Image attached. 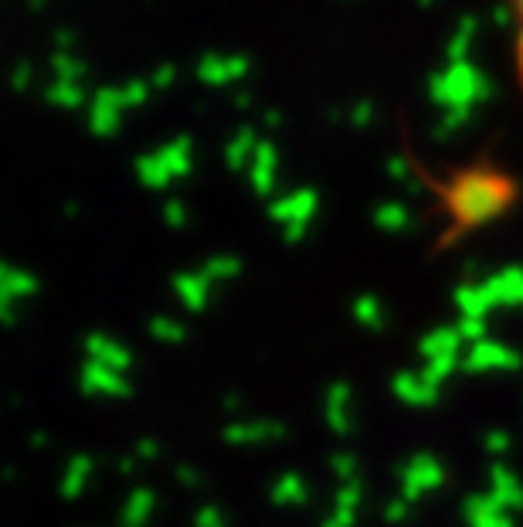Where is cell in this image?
I'll use <instances>...</instances> for the list:
<instances>
[{"label":"cell","mask_w":523,"mask_h":527,"mask_svg":"<svg viewBox=\"0 0 523 527\" xmlns=\"http://www.w3.org/2000/svg\"><path fill=\"white\" fill-rule=\"evenodd\" d=\"M513 11V62H517V78L523 86V0H510Z\"/></svg>","instance_id":"cell-1"}]
</instances>
